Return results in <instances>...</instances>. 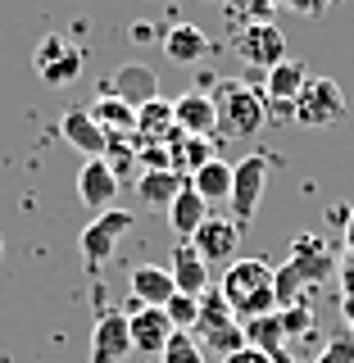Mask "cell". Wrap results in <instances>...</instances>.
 Returning a JSON list of instances; mask_svg holds the SVG:
<instances>
[{"mask_svg":"<svg viewBox=\"0 0 354 363\" xmlns=\"http://www.w3.org/2000/svg\"><path fill=\"white\" fill-rule=\"evenodd\" d=\"M219 291H223V300L232 304V313L241 318V323L277 309V300H272V268L264 259H232Z\"/></svg>","mask_w":354,"mask_h":363,"instance_id":"2","label":"cell"},{"mask_svg":"<svg viewBox=\"0 0 354 363\" xmlns=\"http://www.w3.org/2000/svg\"><path fill=\"white\" fill-rule=\"evenodd\" d=\"M82 64H87V50L73 37H64V32H45L37 41V50H32V68H37V77L45 86L77 82V77H82Z\"/></svg>","mask_w":354,"mask_h":363,"instance_id":"6","label":"cell"},{"mask_svg":"<svg viewBox=\"0 0 354 363\" xmlns=\"http://www.w3.org/2000/svg\"><path fill=\"white\" fill-rule=\"evenodd\" d=\"M332 5H341V0H332Z\"/></svg>","mask_w":354,"mask_h":363,"instance_id":"36","label":"cell"},{"mask_svg":"<svg viewBox=\"0 0 354 363\" xmlns=\"http://www.w3.org/2000/svg\"><path fill=\"white\" fill-rule=\"evenodd\" d=\"M187 182L191 177L173 173V168H145V173L136 177V196H141L145 209H164L168 213V204L182 196V186H187Z\"/></svg>","mask_w":354,"mask_h":363,"instance_id":"18","label":"cell"},{"mask_svg":"<svg viewBox=\"0 0 354 363\" xmlns=\"http://www.w3.org/2000/svg\"><path fill=\"white\" fill-rule=\"evenodd\" d=\"M209 100H214V118H219L223 136L250 141V136L268 123V100H264V91H255V82H236V77H227V82L214 86Z\"/></svg>","mask_w":354,"mask_h":363,"instance_id":"3","label":"cell"},{"mask_svg":"<svg viewBox=\"0 0 354 363\" xmlns=\"http://www.w3.org/2000/svg\"><path fill=\"white\" fill-rule=\"evenodd\" d=\"M60 136L73 150H82L87 159H105V145H109V136L96 128V118L87 113V105H77V109H68L64 118H60Z\"/></svg>","mask_w":354,"mask_h":363,"instance_id":"16","label":"cell"},{"mask_svg":"<svg viewBox=\"0 0 354 363\" xmlns=\"http://www.w3.org/2000/svg\"><path fill=\"white\" fill-rule=\"evenodd\" d=\"M327 5H332V0H282V9H291V14H304V18H318Z\"/></svg>","mask_w":354,"mask_h":363,"instance_id":"29","label":"cell"},{"mask_svg":"<svg viewBox=\"0 0 354 363\" xmlns=\"http://www.w3.org/2000/svg\"><path fill=\"white\" fill-rule=\"evenodd\" d=\"M114 196H118V177L109 173V164L105 159H87L77 168V200L91 213H105V209H114Z\"/></svg>","mask_w":354,"mask_h":363,"instance_id":"13","label":"cell"},{"mask_svg":"<svg viewBox=\"0 0 354 363\" xmlns=\"http://www.w3.org/2000/svg\"><path fill=\"white\" fill-rule=\"evenodd\" d=\"M232 50H236V60H241L250 73H268V68H277L282 60H287V37H282L277 23L250 18V23H241V28H236Z\"/></svg>","mask_w":354,"mask_h":363,"instance_id":"5","label":"cell"},{"mask_svg":"<svg viewBox=\"0 0 354 363\" xmlns=\"http://www.w3.org/2000/svg\"><path fill=\"white\" fill-rule=\"evenodd\" d=\"M87 113L96 118V128L105 136H136V109L123 105L114 91H100V96L87 105Z\"/></svg>","mask_w":354,"mask_h":363,"instance_id":"20","label":"cell"},{"mask_svg":"<svg viewBox=\"0 0 354 363\" xmlns=\"http://www.w3.org/2000/svg\"><path fill=\"white\" fill-rule=\"evenodd\" d=\"M128 227H132V213H128V209H105V213H96V218L82 227V236H77L82 259H87L91 268L105 264L114 250H118V241L128 236Z\"/></svg>","mask_w":354,"mask_h":363,"instance_id":"9","label":"cell"},{"mask_svg":"<svg viewBox=\"0 0 354 363\" xmlns=\"http://www.w3.org/2000/svg\"><path fill=\"white\" fill-rule=\"evenodd\" d=\"M105 91H114V96H118L123 105H132V109L159 100V82H155V68L150 64H123Z\"/></svg>","mask_w":354,"mask_h":363,"instance_id":"14","label":"cell"},{"mask_svg":"<svg viewBox=\"0 0 354 363\" xmlns=\"http://www.w3.org/2000/svg\"><path fill=\"white\" fill-rule=\"evenodd\" d=\"M132 354V332H128V313L109 309L96 318L91 327V363H123Z\"/></svg>","mask_w":354,"mask_h":363,"instance_id":"11","label":"cell"},{"mask_svg":"<svg viewBox=\"0 0 354 363\" xmlns=\"http://www.w3.org/2000/svg\"><path fill=\"white\" fill-rule=\"evenodd\" d=\"M164 313H168V323H173V332H191L196 327V318H200V300H191V295H173V300L164 304Z\"/></svg>","mask_w":354,"mask_h":363,"instance_id":"27","label":"cell"},{"mask_svg":"<svg viewBox=\"0 0 354 363\" xmlns=\"http://www.w3.org/2000/svg\"><path fill=\"white\" fill-rule=\"evenodd\" d=\"M314 363H354V336L350 332H336L323 350H318Z\"/></svg>","mask_w":354,"mask_h":363,"instance_id":"28","label":"cell"},{"mask_svg":"<svg viewBox=\"0 0 354 363\" xmlns=\"http://www.w3.org/2000/svg\"><path fill=\"white\" fill-rule=\"evenodd\" d=\"M341 318H345V332L354 336V295H341Z\"/></svg>","mask_w":354,"mask_h":363,"instance_id":"32","label":"cell"},{"mask_svg":"<svg viewBox=\"0 0 354 363\" xmlns=\"http://www.w3.org/2000/svg\"><path fill=\"white\" fill-rule=\"evenodd\" d=\"M341 281H345V295H354V250H350L345 268H341Z\"/></svg>","mask_w":354,"mask_h":363,"instance_id":"33","label":"cell"},{"mask_svg":"<svg viewBox=\"0 0 354 363\" xmlns=\"http://www.w3.org/2000/svg\"><path fill=\"white\" fill-rule=\"evenodd\" d=\"M191 186H196V196L204 204H219L232 196V164H223V159H214V164H204L196 177H191Z\"/></svg>","mask_w":354,"mask_h":363,"instance_id":"25","label":"cell"},{"mask_svg":"<svg viewBox=\"0 0 354 363\" xmlns=\"http://www.w3.org/2000/svg\"><path fill=\"white\" fill-rule=\"evenodd\" d=\"M159 363H204V350L191 332H173L168 345H164V354H159Z\"/></svg>","mask_w":354,"mask_h":363,"instance_id":"26","label":"cell"},{"mask_svg":"<svg viewBox=\"0 0 354 363\" xmlns=\"http://www.w3.org/2000/svg\"><path fill=\"white\" fill-rule=\"evenodd\" d=\"M128 332H132L136 354H164L168 336H173V323H168L164 309H136V313H128Z\"/></svg>","mask_w":354,"mask_h":363,"instance_id":"15","label":"cell"},{"mask_svg":"<svg viewBox=\"0 0 354 363\" xmlns=\"http://www.w3.org/2000/svg\"><path fill=\"white\" fill-rule=\"evenodd\" d=\"M191 250L204 259V264H232L236 259V250H241V223H232V218H204L200 223V232L191 236Z\"/></svg>","mask_w":354,"mask_h":363,"instance_id":"12","label":"cell"},{"mask_svg":"<svg viewBox=\"0 0 354 363\" xmlns=\"http://www.w3.org/2000/svg\"><path fill=\"white\" fill-rule=\"evenodd\" d=\"M173 286L182 291V295H191V300H200L204 291H209V264L191 250V241H182L177 250H173Z\"/></svg>","mask_w":354,"mask_h":363,"instance_id":"21","label":"cell"},{"mask_svg":"<svg viewBox=\"0 0 354 363\" xmlns=\"http://www.w3.org/2000/svg\"><path fill=\"white\" fill-rule=\"evenodd\" d=\"M173 295H177V286H173V272L168 268L145 264V268L132 272V300L141 304V309H164Z\"/></svg>","mask_w":354,"mask_h":363,"instance_id":"22","label":"cell"},{"mask_svg":"<svg viewBox=\"0 0 354 363\" xmlns=\"http://www.w3.org/2000/svg\"><path fill=\"white\" fill-rule=\"evenodd\" d=\"M291 118L300 128H332V123L345 118V91L332 77H309L291 105Z\"/></svg>","mask_w":354,"mask_h":363,"instance_id":"7","label":"cell"},{"mask_svg":"<svg viewBox=\"0 0 354 363\" xmlns=\"http://www.w3.org/2000/svg\"><path fill=\"white\" fill-rule=\"evenodd\" d=\"M345 250H354V209L345 213Z\"/></svg>","mask_w":354,"mask_h":363,"instance_id":"34","label":"cell"},{"mask_svg":"<svg viewBox=\"0 0 354 363\" xmlns=\"http://www.w3.org/2000/svg\"><path fill=\"white\" fill-rule=\"evenodd\" d=\"M223 363H272V359H268V354H259V350H250V345H245V350H236V354H227Z\"/></svg>","mask_w":354,"mask_h":363,"instance_id":"31","label":"cell"},{"mask_svg":"<svg viewBox=\"0 0 354 363\" xmlns=\"http://www.w3.org/2000/svg\"><path fill=\"white\" fill-rule=\"evenodd\" d=\"M332 277H336V255L327 250V241L318 232H300L291 241V259L272 268V300H277V309H291Z\"/></svg>","mask_w":354,"mask_h":363,"instance_id":"1","label":"cell"},{"mask_svg":"<svg viewBox=\"0 0 354 363\" xmlns=\"http://www.w3.org/2000/svg\"><path fill=\"white\" fill-rule=\"evenodd\" d=\"M277 5H282V0H245V14L250 18H268Z\"/></svg>","mask_w":354,"mask_h":363,"instance_id":"30","label":"cell"},{"mask_svg":"<svg viewBox=\"0 0 354 363\" xmlns=\"http://www.w3.org/2000/svg\"><path fill=\"white\" fill-rule=\"evenodd\" d=\"M173 118H177V132L182 136H209L219 128V118H214V100L204 96V91H182L173 100Z\"/></svg>","mask_w":354,"mask_h":363,"instance_id":"17","label":"cell"},{"mask_svg":"<svg viewBox=\"0 0 354 363\" xmlns=\"http://www.w3.org/2000/svg\"><path fill=\"white\" fill-rule=\"evenodd\" d=\"M0 259H5V241H0Z\"/></svg>","mask_w":354,"mask_h":363,"instance_id":"35","label":"cell"},{"mask_svg":"<svg viewBox=\"0 0 354 363\" xmlns=\"http://www.w3.org/2000/svg\"><path fill=\"white\" fill-rule=\"evenodd\" d=\"M177 136V118H173V100H150L136 109V141L141 145H168Z\"/></svg>","mask_w":354,"mask_h":363,"instance_id":"19","label":"cell"},{"mask_svg":"<svg viewBox=\"0 0 354 363\" xmlns=\"http://www.w3.org/2000/svg\"><path fill=\"white\" fill-rule=\"evenodd\" d=\"M164 55L173 64H200L209 55V37H204L196 23H173L164 32Z\"/></svg>","mask_w":354,"mask_h":363,"instance_id":"23","label":"cell"},{"mask_svg":"<svg viewBox=\"0 0 354 363\" xmlns=\"http://www.w3.org/2000/svg\"><path fill=\"white\" fill-rule=\"evenodd\" d=\"M209 218V204H204L200 196H196V186H182V196L168 204V227H173V232L182 236V241H191V236L200 232V223Z\"/></svg>","mask_w":354,"mask_h":363,"instance_id":"24","label":"cell"},{"mask_svg":"<svg viewBox=\"0 0 354 363\" xmlns=\"http://www.w3.org/2000/svg\"><path fill=\"white\" fill-rule=\"evenodd\" d=\"M304 82H309V68H304L300 60H282L277 68H268V73H264V100H268V118H287Z\"/></svg>","mask_w":354,"mask_h":363,"instance_id":"10","label":"cell"},{"mask_svg":"<svg viewBox=\"0 0 354 363\" xmlns=\"http://www.w3.org/2000/svg\"><path fill=\"white\" fill-rule=\"evenodd\" d=\"M264 186H268V159L264 155H245L241 164H232V223H250L264 200Z\"/></svg>","mask_w":354,"mask_h":363,"instance_id":"8","label":"cell"},{"mask_svg":"<svg viewBox=\"0 0 354 363\" xmlns=\"http://www.w3.org/2000/svg\"><path fill=\"white\" fill-rule=\"evenodd\" d=\"M191 336L200 340V350H219V354H236V350H245V327L241 318L232 313V304L223 300V291H204L200 295V318L196 327H191Z\"/></svg>","mask_w":354,"mask_h":363,"instance_id":"4","label":"cell"}]
</instances>
